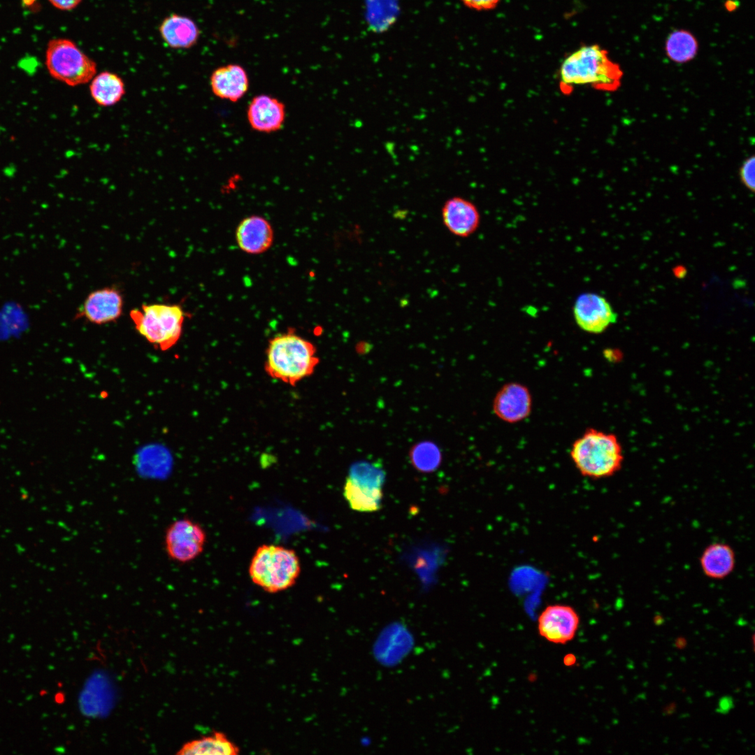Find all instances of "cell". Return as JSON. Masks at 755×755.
Returning a JSON list of instances; mask_svg holds the SVG:
<instances>
[{
	"label": "cell",
	"mask_w": 755,
	"mask_h": 755,
	"mask_svg": "<svg viewBox=\"0 0 755 755\" xmlns=\"http://www.w3.org/2000/svg\"><path fill=\"white\" fill-rule=\"evenodd\" d=\"M573 315L577 326L590 333L603 332L617 319L607 299L595 293H583L576 299Z\"/></svg>",
	"instance_id": "obj_9"
},
{
	"label": "cell",
	"mask_w": 755,
	"mask_h": 755,
	"mask_svg": "<svg viewBox=\"0 0 755 755\" xmlns=\"http://www.w3.org/2000/svg\"><path fill=\"white\" fill-rule=\"evenodd\" d=\"M494 414L508 423H517L525 419L532 409V397L529 389L519 382H509L500 388L492 404Z\"/></svg>",
	"instance_id": "obj_11"
},
{
	"label": "cell",
	"mask_w": 755,
	"mask_h": 755,
	"mask_svg": "<svg viewBox=\"0 0 755 755\" xmlns=\"http://www.w3.org/2000/svg\"><path fill=\"white\" fill-rule=\"evenodd\" d=\"M466 7L479 11L494 9L501 0H461Z\"/></svg>",
	"instance_id": "obj_25"
},
{
	"label": "cell",
	"mask_w": 755,
	"mask_h": 755,
	"mask_svg": "<svg viewBox=\"0 0 755 755\" xmlns=\"http://www.w3.org/2000/svg\"><path fill=\"white\" fill-rule=\"evenodd\" d=\"M45 64L53 78L71 87L87 83L96 74V62L68 38L49 41Z\"/></svg>",
	"instance_id": "obj_6"
},
{
	"label": "cell",
	"mask_w": 755,
	"mask_h": 755,
	"mask_svg": "<svg viewBox=\"0 0 755 755\" xmlns=\"http://www.w3.org/2000/svg\"><path fill=\"white\" fill-rule=\"evenodd\" d=\"M236 241L238 247L250 254L267 251L274 240L273 229L264 217L250 215L243 219L236 227Z\"/></svg>",
	"instance_id": "obj_12"
},
{
	"label": "cell",
	"mask_w": 755,
	"mask_h": 755,
	"mask_svg": "<svg viewBox=\"0 0 755 755\" xmlns=\"http://www.w3.org/2000/svg\"><path fill=\"white\" fill-rule=\"evenodd\" d=\"M735 562L734 549L724 542L710 544L700 556L702 571L712 580H720L730 575L735 569Z\"/></svg>",
	"instance_id": "obj_17"
},
{
	"label": "cell",
	"mask_w": 755,
	"mask_h": 755,
	"mask_svg": "<svg viewBox=\"0 0 755 755\" xmlns=\"http://www.w3.org/2000/svg\"><path fill=\"white\" fill-rule=\"evenodd\" d=\"M663 622L664 619L662 618L661 616H656L654 619V623L656 626L661 625L663 624Z\"/></svg>",
	"instance_id": "obj_28"
},
{
	"label": "cell",
	"mask_w": 755,
	"mask_h": 755,
	"mask_svg": "<svg viewBox=\"0 0 755 755\" xmlns=\"http://www.w3.org/2000/svg\"><path fill=\"white\" fill-rule=\"evenodd\" d=\"M124 303L123 294L117 287L99 288L89 293L76 317L96 325L115 322L122 314Z\"/></svg>",
	"instance_id": "obj_8"
},
{
	"label": "cell",
	"mask_w": 755,
	"mask_h": 755,
	"mask_svg": "<svg viewBox=\"0 0 755 755\" xmlns=\"http://www.w3.org/2000/svg\"><path fill=\"white\" fill-rule=\"evenodd\" d=\"M570 453L580 474L592 479L614 475L621 469L624 461L617 437L593 428L587 429L573 443Z\"/></svg>",
	"instance_id": "obj_3"
},
{
	"label": "cell",
	"mask_w": 755,
	"mask_h": 755,
	"mask_svg": "<svg viewBox=\"0 0 755 755\" xmlns=\"http://www.w3.org/2000/svg\"><path fill=\"white\" fill-rule=\"evenodd\" d=\"M159 32L164 43L173 49L192 48L197 43L201 34L198 25L192 19L176 13L163 20Z\"/></svg>",
	"instance_id": "obj_16"
},
{
	"label": "cell",
	"mask_w": 755,
	"mask_h": 755,
	"mask_svg": "<svg viewBox=\"0 0 755 755\" xmlns=\"http://www.w3.org/2000/svg\"><path fill=\"white\" fill-rule=\"evenodd\" d=\"M206 538V533L199 524L184 517L175 520L167 527L164 548L171 559L187 563L203 552Z\"/></svg>",
	"instance_id": "obj_7"
},
{
	"label": "cell",
	"mask_w": 755,
	"mask_h": 755,
	"mask_svg": "<svg viewBox=\"0 0 755 755\" xmlns=\"http://www.w3.org/2000/svg\"><path fill=\"white\" fill-rule=\"evenodd\" d=\"M249 77L245 69L237 64H229L215 69L210 78L213 93L220 99L236 102L249 89Z\"/></svg>",
	"instance_id": "obj_15"
},
{
	"label": "cell",
	"mask_w": 755,
	"mask_h": 755,
	"mask_svg": "<svg viewBox=\"0 0 755 755\" xmlns=\"http://www.w3.org/2000/svg\"><path fill=\"white\" fill-rule=\"evenodd\" d=\"M82 0H48L55 8L61 10H72L76 8Z\"/></svg>",
	"instance_id": "obj_26"
},
{
	"label": "cell",
	"mask_w": 755,
	"mask_h": 755,
	"mask_svg": "<svg viewBox=\"0 0 755 755\" xmlns=\"http://www.w3.org/2000/svg\"><path fill=\"white\" fill-rule=\"evenodd\" d=\"M136 331L157 350L166 351L180 340L187 313L179 304H143L130 311Z\"/></svg>",
	"instance_id": "obj_5"
},
{
	"label": "cell",
	"mask_w": 755,
	"mask_h": 755,
	"mask_svg": "<svg viewBox=\"0 0 755 755\" xmlns=\"http://www.w3.org/2000/svg\"><path fill=\"white\" fill-rule=\"evenodd\" d=\"M415 467L422 472H432L440 463L441 455L438 447L431 443H422L416 446L411 454Z\"/></svg>",
	"instance_id": "obj_23"
},
{
	"label": "cell",
	"mask_w": 755,
	"mask_h": 755,
	"mask_svg": "<svg viewBox=\"0 0 755 755\" xmlns=\"http://www.w3.org/2000/svg\"><path fill=\"white\" fill-rule=\"evenodd\" d=\"M318 362L315 345L289 330L269 340L264 367L272 378L294 386L311 375Z\"/></svg>",
	"instance_id": "obj_2"
},
{
	"label": "cell",
	"mask_w": 755,
	"mask_h": 755,
	"mask_svg": "<svg viewBox=\"0 0 755 755\" xmlns=\"http://www.w3.org/2000/svg\"><path fill=\"white\" fill-rule=\"evenodd\" d=\"M755 157L752 156L744 161L740 168V178L743 185L750 191L755 189L754 164Z\"/></svg>",
	"instance_id": "obj_24"
},
{
	"label": "cell",
	"mask_w": 755,
	"mask_h": 755,
	"mask_svg": "<svg viewBox=\"0 0 755 755\" xmlns=\"http://www.w3.org/2000/svg\"><path fill=\"white\" fill-rule=\"evenodd\" d=\"M698 49V42L693 35L686 30L672 32L666 42L668 57L677 63H685L692 60Z\"/></svg>",
	"instance_id": "obj_21"
},
{
	"label": "cell",
	"mask_w": 755,
	"mask_h": 755,
	"mask_svg": "<svg viewBox=\"0 0 755 755\" xmlns=\"http://www.w3.org/2000/svg\"><path fill=\"white\" fill-rule=\"evenodd\" d=\"M385 476V471L380 463L362 461L351 466L347 477L361 487L382 489Z\"/></svg>",
	"instance_id": "obj_22"
},
{
	"label": "cell",
	"mask_w": 755,
	"mask_h": 755,
	"mask_svg": "<svg viewBox=\"0 0 755 755\" xmlns=\"http://www.w3.org/2000/svg\"><path fill=\"white\" fill-rule=\"evenodd\" d=\"M238 753V748L221 733L193 740L185 745L179 752L180 754L190 755H233Z\"/></svg>",
	"instance_id": "obj_19"
},
{
	"label": "cell",
	"mask_w": 755,
	"mask_h": 755,
	"mask_svg": "<svg viewBox=\"0 0 755 755\" xmlns=\"http://www.w3.org/2000/svg\"><path fill=\"white\" fill-rule=\"evenodd\" d=\"M343 494L350 508L359 512H374L380 508L382 489H371L359 486L347 477Z\"/></svg>",
	"instance_id": "obj_20"
},
{
	"label": "cell",
	"mask_w": 755,
	"mask_h": 755,
	"mask_svg": "<svg viewBox=\"0 0 755 755\" xmlns=\"http://www.w3.org/2000/svg\"><path fill=\"white\" fill-rule=\"evenodd\" d=\"M92 98L99 106L108 107L118 103L125 94L123 80L117 74L104 71L90 80Z\"/></svg>",
	"instance_id": "obj_18"
},
{
	"label": "cell",
	"mask_w": 755,
	"mask_h": 755,
	"mask_svg": "<svg viewBox=\"0 0 755 755\" xmlns=\"http://www.w3.org/2000/svg\"><path fill=\"white\" fill-rule=\"evenodd\" d=\"M248 573L252 582L268 593L292 587L301 573L296 552L281 545L264 544L252 557Z\"/></svg>",
	"instance_id": "obj_4"
},
{
	"label": "cell",
	"mask_w": 755,
	"mask_h": 755,
	"mask_svg": "<svg viewBox=\"0 0 755 755\" xmlns=\"http://www.w3.org/2000/svg\"><path fill=\"white\" fill-rule=\"evenodd\" d=\"M442 217L446 228L452 234L461 238L473 233L480 222L477 207L460 196H454L445 201L442 208Z\"/></svg>",
	"instance_id": "obj_14"
},
{
	"label": "cell",
	"mask_w": 755,
	"mask_h": 755,
	"mask_svg": "<svg viewBox=\"0 0 755 755\" xmlns=\"http://www.w3.org/2000/svg\"><path fill=\"white\" fill-rule=\"evenodd\" d=\"M580 617L573 607L566 605H547L538 619L540 635L556 644L572 640L578 629Z\"/></svg>",
	"instance_id": "obj_10"
},
{
	"label": "cell",
	"mask_w": 755,
	"mask_h": 755,
	"mask_svg": "<svg viewBox=\"0 0 755 755\" xmlns=\"http://www.w3.org/2000/svg\"><path fill=\"white\" fill-rule=\"evenodd\" d=\"M285 116L284 103L267 94L254 96L247 109V119L251 128L261 133H272L280 129Z\"/></svg>",
	"instance_id": "obj_13"
},
{
	"label": "cell",
	"mask_w": 755,
	"mask_h": 755,
	"mask_svg": "<svg viewBox=\"0 0 755 755\" xmlns=\"http://www.w3.org/2000/svg\"><path fill=\"white\" fill-rule=\"evenodd\" d=\"M734 707V700L731 696H724L719 700L716 712L722 714H728Z\"/></svg>",
	"instance_id": "obj_27"
},
{
	"label": "cell",
	"mask_w": 755,
	"mask_h": 755,
	"mask_svg": "<svg viewBox=\"0 0 755 755\" xmlns=\"http://www.w3.org/2000/svg\"><path fill=\"white\" fill-rule=\"evenodd\" d=\"M559 75V87L563 94H570L575 86L580 85L611 92L621 86L623 71L606 50L591 44L582 45L566 56Z\"/></svg>",
	"instance_id": "obj_1"
}]
</instances>
